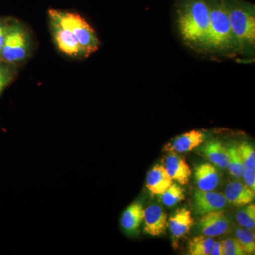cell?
<instances>
[{"label": "cell", "mask_w": 255, "mask_h": 255, "mask_svg": "<svg viewBox=\"0 0 255 255\" xmlns=\"http://www.w3.org/2000/svg\"><path fill=\"white\" fill-rule=\"evenodd\" d=\"M196 226L201 234L213 238L229 232L231 222L223 211H213L202 215Z\"/></svg>", "instance_id": "52a82bcc"}, {"label": "cell", "mask_w": 255, "mask_h": 255, "mask_svg": "<svg viewBox=\"0 0 255 255\" xmlns=\"http://www.w3.org/2000/svg\"><path fill=\"white\" fill-rule=\"evenodd\" d=\"M222 255H245L246 253L236 238H228L221 242Z\"/></svg>", "instance_id": "d4e9b609"}, {"label": "cell", "mask_w": 255, "mask_h": 255, "mask_svg": "<svg viewBox=\"0 0 255 255\" xmlns=\"http://www.w3.org/2000/svg\"><path fill=\"white\" fill-rule=\"evenodd\" d=\"M48 14L53 16L70 30L87 57L99 49L100 41L97 34L81 15L71 11L54 9L48 10Z\"/></svg>", "instance_id": "277c9868"}, {"label": "cell", "mask_w": 255, "mask_h": 255, "mask_svg": "<svg viewBox=\"0 0 255 255\" xmlns=\"http://www.w3.org/2000/svg\"><path fill=\"white\" fill-rule=\"evenodd\" d=\"M9 26V25L0 21V53H1L3 46H4L5 38H6V34H7Z\"/></svg>", "instance_id": "4316f807"}, {"label": "cell", "mask_w": 255, "mask_h": 255, "mask_svg": "<svg viewBox=\"0 0 255 255\" xmlns=\"http://www.w3.org/2000/svg\"><path fill=\"white\" fill-rule=\"evenodd\" d=\"M48 15L52 35L58 50L70 58H87L85 51L80 46L70 30L53 16Z\"/></svg>", "instance_id": "8992f818"}, {"label": "cell", "mask_w": 255, "mask_h": 255, "mask_svg": "<svg viewBox=\"0 0 255 255\" xmlns=\"http://www.w3.org/2000/svg\"><path fill=\"white\" fill-rule=\"evenodd\" d=\"M237 148L246 167L255 169V152L253 145L248 142H242Z\"/></svg>", "instance_id": "cb8c5ba5"}, {"label": "cell", "mask_w": 255, "mask_h": 255, "mask_svg": "<svg viewBox=\"0 0 255 255\" xmlns=\"http://www.w3.org/2000/svg\"><path fill=\"white\" fill-rule=\"evenodd\" d=\"M194 225V220L191 212L186 208L178 209L169 221L171 233L177 238L187 234Z\"/></svg>", "instance_id": "e0dca14e"}, {"label": "cell", "mask_w": 255, "mask_h": 255, "mask_svg": "<svg viewBox=\"0 0 255 255\" xmlns=\"http://www.w3.org/2000/svg\"><path fill=\"white\" fill-rule=\"evenodd\" d=\"M245 184L252 190H255V169L246 167L243 174Z\"/></svg>", "instance_id": "484cf974"}, {"label": "cell", "mask_w": 255, "mask_h": 255, "mask_svg": "<svg viewBox=\"0 0 255 255\" xmlns=\"http://www.w3.org/2000/svg\"><path fill=\"white\" fill-rule=\"evenodd\" d=\"M194 177L198 188L201 191H214L219 186V172L211 164L197 166L194 169Z\"/></svg>", "instance_id": "2e32d148"}, {"label": "cell", "mask_w": 255, "mask_h": 255, "mask_svg": "<svg viewBox=\"0 0 255 255\" xmlns=\"http://www.w3.org/2000/svg\"><path fill=\"white\" fill-rule=\"evenodd\" d=\"M236 239L241 245L246 255L254 254L255 251V233L247 228H238L236 230Z\"/></svg>", "instance_id": "ffe728a7"}, {"label": "cell", "mask_w": 255, "mask_h": 255, "mask_svg": "<svg viewBox=\"0 0 255 255\" xmlns=\"http://www.w3.org/2000/svg\"><path fill=\"white\" fill-rule=\"evenodd\" d=\"M206 135L201 130H191L182 134L164 146L163 151L184 153L194 150L205 141Z\"/></svg>", "instance_id": "30bf717a"}, {"label": "cell", "mask_w": 255, "mask_h": 255, "mask_svg": "<svg viewBox=\"0 0 255 255\" xmlns=\"http://www.w3.org/2000/svg\"><path fill=\"white\" fill-rule=\"evenodd\" d=\"M161 196L164 205L169 207L176 205L179 201L185 199L184 189L176 183H172V185Z\"/></svg>", "instance_id": "7402d4cb"}, {"label": "cell", "mask_w": 255, "mask_h": 255, "mask_svg": "<svg viewBox=\"0 0 255 255\" xmlns=\"http://www.w3.org/2000/svg\"><path fill=\"white\" fill-rule=\"evenodd\" d=\"M224 196L229 204L236 207H242L254 201L255 191L252 190L245 183L234 181L228 183Z\"/></svg>", "instance_id": "8fae6325"}, {"label": "cell", "mask_w": 255, "mask_h": 255, "mask_svg": "<svg viewBox=\"0 0 255 255\" xmlns=\"http://www.w3.org/2000/svg\"><path fill=\"white\" fill-rule=\"evenodd\" d=\"M228 150H229V159H228L226 168L233 177L238 178L243 177V172L246 167L238 152L237 146H233L228 148Z\"/></svg>", "instance_id": "d6986e66"}, {"label": "cell", "mask_w": 255, "mask_h": 255, "mask_svg": "<svg viewBox=\"0 0 255 255\" xmlns=\"http://www.w3.org/2000/svg\"><path fill=\"white\" fill-rule=\"evenodd\" d=\"M233 38L238 50L254 46L255 9L254 4L244 0H225Z\"/></svg>", "instance_id": "3957f363"}, {"label": "cell", "mask_w": 255, "mask_h": 255, "mask_svg": "<svg viewBox=\"0 0 255 255\" xmlns=\"http://www.w3.org/2000/svg\"><path fill=\"white\" fill-rule=\"evenodd\" d=\"M145 210L140 201H135L124 211L120 219L121 227L127 235H135L144 220Z\"/></svg>", "instance_id": "7c38bea8"}, {"label": "cell", "mask_w": 255, "mask_h": 255, "mask_svg": "<svg viewBox=\"0 0 255 255\" xmlns=\"http://www.w3.org/2000/svg\"><path fill=\"white\" fill-rule=\"evenodd\" d=\"M214 240L206 236H198L191 238L188 244L191 255H209L214 243Z\"/></svg>", "instance_id": "ac0fdd59"}, {"label": "cell", "mask_w": 255, "mask_h": 255, "mask_svg": "<svg viewBox=\"0 0 255 255\" xmlns=\"http://www.w3.org/2000/svg\"><path fill=\"white\" fill-rule=\"evenodd\" d=\"M165 169L172 180L177 181L182 185L188 184L191 175L190 167L185 159L177 153L170 152L165 158Z\"/></svg>", "instance_id": "4fadbf2b"}, {"label": "cell", "mask_w": 255, "mask_h": 255, "mask_svg": "<svg viewBox=\"0 0 255 255\" xmlns=\"http://www.w3.org/2000/svg\"><path fill=\"white\" fill-rule=\"evenodd\" d=\"M238 223L243 227L247 229H255V204H249L242 206L236 215Z\"/></svg>", "instance_id": "44dd1931"}, {"label": "cell", "mask_w": 255, "mask_h": 255, "mask_svg": "<svg viewBox=\"0 0 255 255\" xmlns=\"http://www.w3.org/2000/svg\"><path fill=\"white\" fill-rule=\"evenodd\" d=\"M173 183L165 167L157 164L147 176V187L152 194L162 195Z\"/></svg>", "instance_id": "9a60e30c"}, {"label": "cell", "mask_w": 255, "mask_h": 255, "mask_svg": "<svg viewBox=\"0 0 255 255\" xmlns=\"http://www.w3.org/2000/svg\"><path fill=\"white\" fill-rule=\"evenodd\" d=\"M227 203L221 193L199 189L194 192L193 209L196 215L202 216L213 211H223Z\"/></svg>", "instance_id": "ba28073f"}, {"label": "cell", "mask_w": 255, "mask_h": 255, "mask_svg": "<svg viewBox=\"0 0 255 255\" xmlns=\"http://www.w3.org/2000/svg\"><path fill=\"white\" fill-rule=\"evenodd\" d=\"M31 47L30 35L21 23L9 25L4 46L0 53L1 61L11 64L22 62L27 58Z\"/></svg>", "instance_id": "5b68a950"}, {"label": "cell", "mask_w": 255, "mask_h": 255, "mask_svg": "<svg viewBox=\"0 0 255 255\" xmlns=\"http://www.w3.org/2000/svg\"><path fill=\"white\" fill-rule=\"evenodd\" d=\"M176 13L179 34L191 46L204 47L209 25L206 0H177Z\"/></svg>", "instance_id": "6da1fadb"}, {"label": "cell", "mask_w": 255, "mask_h": 255, "mask_svg": "<svg viewBox=\"0 0 255 255\" xmlns=\"http://www.w3.org/2000/svg\"><path fill=\"white\" fill-rule=\"evenodd\" d=\"M204 157L220 168H226L229 159V150L217 140L204 142L199 149Z\"/></svg>", "instance_id": "5bb4252c"}, {"label": "cell", "mask_w": 255, "mask_h": 255, "mask_svg": "<svg viewBox=\"0 0 255 255\" xmlns=\"http://www.w3.org/2000/svg\"><path fill=\"white\" fill-rule=\"evenodd\" d=\"M144 232L150 236H160L169 227L167 216L163 209L157 204L149 206L145 210Z\"/></svg>", "instance_id": "9c48e42d"}, {"label": "cell", "mask_w": 255, "mask_h": 255, "mask_svg": "<svg viewBox=\"0 0 255 255\" xmlns=\"http://www.w3.org/2000/svg\"><path fill=\"white\" fill-rule=\"evenodd\" d=\"M209 10V25L204 48L218 53L238 50L233 38L225 0H206Z\"/></svg>", "instance_id": "7a4b0ae2"}, {"label": "cell", "mask_w": 255, "mask_h": 255, "mask_svg": "<svg viewBox=\"0 0 255 255\" xmlns=\"http://www.w3.org/2000/svg\"><path fill=\"white\" fill-rule=\"evenodd\" d=\"M16 68L13 64L0 60V96L4 89L14 80Z\"/></svg>", "instance_id": "603a6c76"}, {"label": "cell", "mask_w": 255, "mask_h": 255, "mask_svg": "<svg viewBox=\"0 0 255 255\" xmlns=\"http://www.w3.org/2000/svg\"><path fill=\"white\" fill-rule=\"evenodd\" d=\"M211 255H222V247H221V242L214 241L211 252Z\"/></svg>", "instance_id": "83f0119b"}]
</instances>
